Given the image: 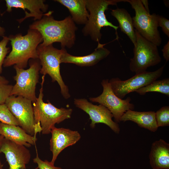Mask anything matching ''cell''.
<instances>
[{
	"label": "cell",
	"instance_id": "13",
	"mask_svg": "<svg viewBox=\"0 0 169 169\" xmlns=\"http://www.w3.org/2000/svg\"><path fill=\"white\" fill-rule=\"evenodd\" d=\"M0 153L4 154L9 169H26L30 161V151L24 146L16 144L4 138Z\"/></svg>",
	"mask_w": 169,
	"mask_h": 169
},
{
	"label": "cell",
	"instance_id": "17",
	"mask_svg": "<svg viewBox=\"0 0 169 169\" xmlns=\"http://www.w3.org/2000/svg\"><path fill=\"white\" fill-rule=\"evenodd\" d=\"M0 135L8 140L16 144L30 147L35 145L36 137L27 133L19 126L0 122Z\"/></svg>",
	"mask_w": 169,
	"mask_h": 169
},
{
	"label": "cell",
	"instance_id": "12",
	"mask_svg": "<svg viewBox=\"0 0 169 169\" xmlns=\"http://www.w3.org/2000/svg\"><path fill=\"white\" fill-rule=\"evenodd\" d=\"M74 104L90 116L91 120L90 126L94 128L96 124L103 123L108 126L115 133L119 134L120 131L117 123L113 120V116L105 107L101 104L94 105L85 99H74Z\"/></svg>",
	"mask_w": 169,
	"mask_h": 169
},
{
	"label": "cell",
	"instance_id": "34",
	"mask_svg": "<svg viewBox=\"0 0 169 169\" xmlns=\"http://www.w3.org/2000/svg\"><path fill=\"white\" fill-rule=\"evenodd\" d=\"M164 3L165 5V6H168V4H169V3H168V1H165L164 2Z\"/></svg>",
	"mask_w": 169,
	"mask_h": 169
},
{
	"label": "cell",
	"instance_id": "18",
	"mask_svg": "<svg viewBox=\"0 0 169 169\" xmlns=\"http://www.w3.org/2000/svg\"><path fill=\"white\" fill-rule=\"evenodd\" d=\"M149 162L152 169H169V144L160 139L151 145L149 154Z\"/></svg>",
	"mask_w": 169,
	"mask_h": 169
},
{
	"label": "cell",
	"instance_id": "24",
	"mask_svg": "<svg viewBox=\"0 0 169 169\" xmlns=\"http://www.w3.org/2000/svg\"><path fill=\"white\" fill-rule=\"evenodd\" d=\"M155 117L158 127L169 125V106L162 107L155 112Z\"/></svg>",
	"mask_w": 169,
	"mask_h": 169
},
{
	"label": "cell",
	"instance_id": "29",
	"mask_svg": "<svg viewBox=\"0 0 169 169\" xmlns=\"http://www.w3.org/2000/svg\"><path fill=\"white\" fill-rule=\"evenodd\" d=\"M162 55L166 62L169 60V41L164 45L161 49Z\"/></svg>",
	"mask_w": 169,
	"mask_h": 169
},
{
	"label": "cell",
	"instance_id": "31",
	"mask_svg": "<svg viewBox=\"0 0 169 169\" xmlns=\"http://www.w3.org/2000/svg\"><path fill=\"white\" fill-rule=\"evenodd\" d=\"M5 32V29L0 26V37H3Z\"/></svg>",
	"mask_w": 169,
	"mask_h": 169
},
{
	"label": "cell",
	"instance_id": "14",
	"mask_svg": "<svg viewBox=\"0 0 169 169\" xmlns=\"http://www.w3.org/2000/svg\"><path fill=\"white\" fill-rule=\"evenodd\" d=\"M50 149L52 153L50 162L54 164L58 155L66 147L73 145L79 140L81 136L77 131L64 128H53L51 131Z\"/></svg>",
	"mask_w": 169,
	"mask_h": 169
},
{
	"label": "cell",
	"instance_id": "35",
	"mask_svg": "<svg viewBox=\"0 0 169 169\" xmlns=\"http://www.w3.org/2000/svg\"></svg>",
	"mask_w": 169,
	"mask_h": 169
},
{
	"label": "cell",
	"instance_id": "15",
	"mask_svg": "<svg viewBox=\"0 0 169 169\" xmlns=\"http://www.w3.org/2000/svg\"><path fill=\"white\" fill-rule=\"evenodd\" d=\"M7 11H12V8H21L25 11L28 9L30 12L28 13L25 11L24 17L18 19L17 21L19 23L26 18L30 17H33L35 21L41 19L45 14L43 13L46 12L49 7L48 4L44 3V0H6Z\"/></svg>",
	"mask_w": 169,
	"mask_h": 169
},
{
	"label": "cell",
	"instance_id": "6",
	"mask_svg": "<svg viewBox=\"0 0 169 169\" xmlns=\"http://www.w3.org/2000/svg\"><path fill=\"white\" fill-rule=\"evenodd\" d=\"M29 64V68L26 69L14 65L16 75L13 78L16 83L13 86L10 96H21L33 103L37 98L35 90L41 65L38 59H30Z\"/></svg>",
	"mask_w": 169,
	"mask_h": 169
},
{
	"label": "cell",
	"instance_id": "28",
	"mask_svg": "<svg viewBox=\"0 0 169 169\" xmlns=\"http://www.w3.org/2000/svg\"><path fill=\"white\" fill-rule=\"evenodd\" d=\"M158 21L159 26L161 28L164 33L169 37V20L165 17L158 14Z\"/></svg>",
	"mask_w": 169,
	"mask_h": 169
},
{
	"label": "cell",
	"instance_id": "21",
	"mask_svg": "<svg viewBox=\"0 0 169 169\" xmlns=\"http://www.w3.org/2000/svg\"><path fill=\"white\" fill-rule=\"evenodd\" d=\"M111 14L117 20L121 31L126 34L134 45L136 43V35L132 18L127 11L123 8L111 9Z\"/></svg>",
	"mask_w": 169,
	"mask_h": 169
},
{
	"label": "cell",
	"instance_id": "11",
	"mask_svg": "<svg viewBox=\"0 0 169 169\" xmlns=\"http://www.w3.org/2000/svg\"><path fill=\"white\" fill-rule=\"evenodd\" d=\"M101 84L103 88L102 94L89 99L91 102L98 103L107 108L113 115L115 122H120L123 115L128 110H133L134 105L130 103L131 99L129 97L125 100L118 97L113 91L108 79H103Z\"/></svg>",
	"mask_w": 169,
	"mask_h": 169
},
{
	"label": "cell",
	"instance_id": "3",
	"mask_svg": "<svg viewBox=\"0 0 169 169\" xmlns=\"http://www.w3.org/2000/svg\"><path fill=\"white\" fill-rule=\"evenodd\" d=\"M45 76L43 75L39 93L36 101L33 103L35 131L43 134L50 133L56 124H59L69 119L73 112L71 108H58L49 101L47 103L43 100V86Z\"/></svg>",
	"mask_w": 169,
	"mask_h": 169
},
{
	"label": "cell",
	"instance_id": "22",
	"mask_svg": "<svg viewBox=\"0 0 169 169\" xmlns=\"http://www.w3.org/2000/svg\"><path fill=\"white\" fill-rule=\"evenodd\" d=\"M135 92L141 95H144L149 92H157L169 97V79L167 78L161 80H156Z\"/></svg>",
	"mask_w": 169,
	"mask_h": 169
},
{
	"label": "cell",
	"instance_id": "8",
	"mask_svg": "<svg viewBox=\"0 0 169 169\" xmlns=\"http://www.w3.org/2000/svg\"><path fill=\"white\" fill-rule=\"evenodd\" d=\"M135 32L136 43L129 68L136 74L146 71L148 68L158 64L161 58L156 45L143 38L135 29Z\"/></svg>",
	"mask_w": 169,
	"mask_h": 169
},
{
	"label": "cell",
	"instance_id": "7",
	"mask_svg": "<svg viewBox=\"0 0 169 169\" xmlns=\"http://www.w3.org/2000/svg\"><path fill=\"white\" fill-rule=\"evenodd\" d=\"M135 10V16L132 18L133 25L137 32L143 38L160 46L162 39L159 31L158 14H151L144 8L141 0H125Z\"/></svg>",
	"mask_w": 169,
	"mask_h": 169
},
{
	"label": "cell",
	"instance_id": "9",
	"mask_svg": "<svg viewBox=\"0 0 169 169\" xmlns=\"http://www.w3.org/2000/svg\"><path fill=\"white\" fill-rule=\"evenodd\" d=\"M164 67V65L154 71H146L136 74L125 80H122L119 78H113L109 80V82L115 94L123 99L127 94L136 91L160 77Z\"/></svg>",
	"mask_w": 169,
	"mask_h": 169
},
{
	"label": "cell",
	"instance_id": "4",
	"mask_svg": "<svg viewBox=\"0 0 169 169\" xmlns=\"http://www.w3.org/2000/svg\"><path fill=\"white\" fill-rule=\"evenodd\" d=\"M121 2H125V0H86V8L89 14L82 30L83 35L90 36L93 41L99 43L102 36L101 29L103 27H109L115 30L116 39L118 40L117 30L119 27L108 20L105 12L109 6L116 5Z\"/></svg>",
	"mask_w": 169,
	"mask_h": 169
},
{
	"label": "cell",
	"instance_id": "32",
	"mask_svg": "<svg viewBox=\"0 0 169 169\" xmlns=\"http://www.w3.org/2000/svg\"><path fill=\"white\" fill-rule=\"evenodd\" d=\"M4 138L3 136L2 135H0V148L2 145V143Z\"/></svg>",
	"mask_w": 169,
	"mask_h": 169
},
{
	"label": "cell",
	"instance_id": "16",
	"mask_svg": "<svg viewBox=\"0 0 169 169\" xmlns=\"http://www.w3.org/2000/svg\"><path fill=\"white\" fill-rule=\"evenodd\" d=\"M104 45L98 43L97 48L93 52L84 56L71 55L65 50L61 57V63H72L81 67L94 65L106 58L110 53L109 50L104 47Z\"/></svg>",
	"mask_w": 169,
	"mask_h": 169
},
{
	"label": "cell",
	"instance_id": "1",
	"mask_svg": "<svg viewBox=\"0 0 169 169\" xmlns=\"http://www.w3.org/2000/svg\"><path fill=\"white\" fill-rule=\"evenodd\" d=\"M53 11H49L42 18L34 21L29 28L35 29L41 34L42 46H47L54 42L60 43L61 48H71L76 40L75 32L77 29L70 16L61 20H55L52 15Z\"/></svg>",
	"mask_w": 169,
	"mask_h": 169
},
{
	"label": "cell",
	"instance_id": "36",
	"mask_svg": "<svg viewBox=\"0 0 169 169\" xmlns=\"http://www.w3.org/2000/svg\"></svg>",
	"mask_w": 169,
	"mask_h": 169
},
{
	"label": "cell",
	"instance_id": "10",
	"mask_svg": "<svg viewBox=\"0 0 169 169\" xmlns=\"http://www.w3.org/2000/svg\"><path fill=\"white\" fill-rule=\"evenodd\" d=\"M32 103L22 96L11 95L5 104L17 120L19 126L28 134L36 137Z\"/></svg>",
	"mask_w": 169,
	"mask_h": 169
},
{
	"label": "cell",
	"instance_id": "2",
	"mask_svg": "<svg viewBox=\"0 0 169 169\" xmlns=\"http://www.w3.org/2000/svg\"><path fill=\"white\" fill-rule=\"evenodd\" d=\"M12 47L11 51L4 60L3 66L13 65L19 68L27 67L29 59H38L37 48L43 41L41 33L37 30L29 29L27 33L10 35L8 37Z\"/></svg>",
	"mask_w": 169,
	"mask_h": 169
},
{
	"label": "cell",
	"instance_id": "19",
	"mask_svg": "<svg viewBox=\"0 0 169 169\" xmlns=\"http://www.w3.org/2000/svg\"><path fill=\"white\" fill-rule=\"evenodd\" d=\"M133 121L139 127L155 132L158 129L154 111L140 112L129 110L126 111L121 117L120 121Z\"/></svg>",
	"mask_w": 169,
	"mask_h": 169
},
{
	"label": "cell",
	"instance_id": "30",
	"mask_svg": "<svg viewBox=\"0 0 169 169\" xmlns=\"http://www.w3.org/2000/svg\"><path fill=\"white\" fill-rule=\"evenodd\" d=\"M141 1L143 7L146 11L148 13H150V10L148 7V1L147 0H141Z\"/></svg>",
	"mask_w": 169,
	"mask_h": 169
},
{
	"label": "cell",
	"instance_id": "20",
	"mask_svg": "<svg viewBox=\"0 0 169 169\" xmlns=\"http://www.w3.org/2000/svg\"><path fill=\"white\" fill-rule=\"evenodd\" d=\"M69 10L74 22L78 24L85 25L89 13L86 7V0H56Z\"/></svg>",
	"mask_w": 169,
	"mask_h": 169
},
{
	"label": "cell",
	"instance_id": "26",
	"mask_svg": "<svg viewBox=\"0 0 169 169\" xmlns=\"http://www.w3.org/2000/svg\"><path fill=\"white\" fill-rule=\"evenodd\" d=\"M1 41H0V74L2 71V65L7 54L9 52L10 48L7 47V45L9 41L8 37L4 36Z\"/></svg>",
	"mask_w": 169,
	"mask_h": 169
},
{
	"label": "cell",
	"instance_id": "27",
	"mask_svg": "<svg viewBox=\"0 0 169 169\" xmlns=\"http://www.w3.org/2000/svg\"><path fill=\"white\" fill-rule=\"evenodd\" d=\"M36 152V156L33 159V162L37 164L38 165L35 169H62L60 167L55 166L54 164L50 161H49L47 160L43 161L39 158L37 150Z\"/></svg>",
	"mask_w": 169,
	"mask_h": 169
},
{
	"label": "cell",
	"instance_id": "23",
	"mask_svg": "<svg viewBox=\"0 0 169 169\" xmlns=\"http://www.w3.org/2000/svg\"><path fill=\"white\" fill-rule=\"evenodd\" d=\"M0 121L5 124L19 126L17 120L5 103L0 104Z\"/></svg>",
	"mask_w": 169,
	"mask_h": 169
},
{
	"label": "cell",
	"instance_id": "5",
	"mask_svg": "<svg viewBox=\"0 0 169 169\" xmlns=\"http://www.w3.org/2000/svg\"><path fill=\"white\" fill-rule=\"evenodd\" d=\"M65 50V48L60 49L56 48L53 44L44 46L40 44L37 48L38 59L41 65L40 73L44 76L48 74L52 82H57L60 87L62 95L65 99H68L70 95L60 73L61 58Z\"/></svg>",
	"mask_w": 169,
	"mask_h": 169
},
{
	"label": "cell",
	"instance_id": "33",
	"mask_svg": "<svg viewBox=\"0 0 169 169\" xmlns=\"http://www.w3.org/2000/svg\"><path fill=\"white\" fill-rule=\"evenodd\" d=\"M0 169H3V165L2 164V163L0 160Z\"/></svg>",
	"mask_w": 169,
	"mask_h": 169
},
{
	"label": "cell",
	"instance_id": "25",
	"mask_svg": "<svg viewBox=\"0 0 169 169\" xmlns=\"http://www.w3.org/2000/svg\"><path fill=\"white\" fill-rule=\"evenodd\" d=\"M3 76H0V104H4L10 96L13 86Z\"/></svg>",
	"mask_w": 169,
	"mask_h": 169
}]
</instances>
